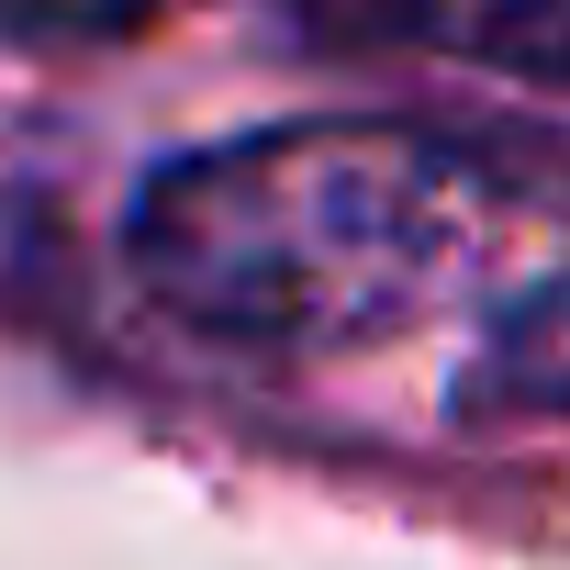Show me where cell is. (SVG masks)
I'll list each match as a JSON object with an SVG mask.
<instances>
[{
  "label": "cell",
  "instance_id": "cell-2",
  "mask_svg": "<svg viewBox=\"0 0 570 570\" xmlns=\"http://www.w3.org/2000/svg\"><path fill=\"white\" fill-rule=\"evenodd\" d=\"M459 414L470 425H570V268L537 279V292L470 347Z\"/></svg>",
  "mask_w": 570,
  "mask_h": 570
},
{
  "label": "cell",
  "instance_id": "cell-1",
  "mask_svg": "<svg viewBox=\"0 0 570 570\" xmlns=\"http://www.w3.org/2000/svg\"><path fill=\"white\" fill-rule=\"evenodd\" d=\"M492 235V168L414 124H268L135 190V279L224 347L336 358L414 325Z\"/></svg>",
  "mask_w": 570,
  "mask_h": 570
},
{
  "label": "cell",
  "instance_id": "cell-4",
  "mask_svg": "<svg viewBox=\"0 0 570 570\" xmlns=\"http://www.w3.org/2000/svg\"><path fill=\"white\" fill-rule=\"evenodd\" d=\"M146 12L157 0H0V23H23V35H124Z\"/></svg>",
  "mask_w": 570,
  "mask_h": 570
},
{
  "label": "cell",
  "instance_id": "cell-3",
  "mask_svg": "<svg viewBox=\"0 0 570 570\" xmlns=\"http://www.w3.org/2000/svg\"><path fill=\"white\" fill-rule=\"evenodd\" d=\"M370 23H403V35H436L481 68L570 90V0H370Z\"/></svg>",
  "mask_w": 570,
  "mask_h": 570
}]
</instances>
